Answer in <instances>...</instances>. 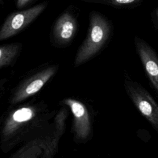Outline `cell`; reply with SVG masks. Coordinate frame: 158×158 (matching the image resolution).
<instances>
[{"label":"cell","instance_id":"6da1fadb","mask_svg":"<svg viewBox=\"0 0 158 158\" xmlns=\"http://www.w3.org/2000/svg\"><path fill=\"white\" fill-rule=\"evenodd\" d=\"M43 102L27 104L14 108L4 116L0 125V146L9 152L31 132L44 126L49 118Z\"/></svg>","mask_w":158,"mask_h":158},{"label":"cell","instance_id":"7a4b0ae2","mask_svg":"<svg viewBox=\"0 0 158 158\" xmlns=\"http://www.w3.org/2000/svg\"><path fill=\"white\" fill-rule=\"evenodd\" d=\"M109 25L100 14L93 12L86 38L79 48L74 61L75 67L87 62L102 48L109 38Z\"/></svg>","mask_w":158,"mask_h":158},{"label":"cell","instance_id":"3957f363","mask_svg":"<svg viewBox=\"0 0 158 158\" xmlns=\"http://www.w3.org/2000/svg\"><path fill=\"white\" fill-rule=\"evenodd\" d=\"M126 92L132 102L150 123L156 131L158 130V105L150 93L139 83L130 78L124 80Z\"/></svg>","mask_w":158,"mask_h":158},{"label":"cell","instance_id":"277c9868","mask_svg":"<svg viewBox=\"0 0 158 158\" xmlns=\"http://www.w3.org/2000/svg\"><path fill=\"white\" fill-rule=\"evenodd\" d=\"M57 70L56 65L44 68L24 78L12 91L9 103L15 105L36 94L55 75Z\"/></svg>","mask_w":158,"mask_h":158},{"label":"cell","instance_id":"5b68a950","mask_svg":"<svg viewBox=\"0 0 158 158\" xmlns=\"http://www.w3.org/2000/svg\"><path fill=\"white\" fill-rule=\"evenodd\" d=\"M46 7L41 3L26 10L10 14L0 28V41L12 37L31 23Z\"/></svg>","mask_w":158,"mask_h":158},{"label":"cell","instance_id":"8992f818","mask_svg":"<svg viewBox=\"0 0 158 158\" xmlns=\"http://www.w3.org/2000/svg\"><path fill=\"white\" fill-rule=\"evenodd\" d=\"M62 102L68 106L73 115L72 131L75 140L78 143H85L91 136L92 127L90 115L86 106L80 101L67 98Z\"/></svg>","mask_w":158,"mask_h":158},{"label":"cell","instance_id":"52a82bcc","mask_svg":"<svg viewBox=\"0 0 158 158\" xmlns=\"http://www.w3.org/2000/svg\"><path fill=\"white\" fill-rule=\"evenodd\" d=\"M67 116V110L62 107L54 117L52 131L39 138L43 150L40 158H53L57 152L59 140L65 132Z\"/></svg>","mask_w":158,"mask_h":158},{"label":"cell","instance_id":"ba28073f","mask_svg":"<svg viewBox=\"0 0 158 158\" xmlns=\"http://www.w3.org/2000/svg\"><path fill=\"white\" fill-rule=\"evenodd\" d=\"M137 52L152 87L158 91V58L154 50L146 42L135 38Z\"/></svg>","mask_w":158,"mask_h":158},{"label":"cell","instance_id":"9c48e42d","mask_svg":"<svg viewBox=\"0 0 158 158\" xmlns=\"http://www.w3.org/2000/svg\"><path fill=\"white\" fill-rule=\"evenodd\" d=\"M77 30V22L69 12L63 14L57 20L54 27V36L61 43H67L72 40Z\"/></svg>","mask_w":158,"mask_h":158},{"label":"cell","instance_id":"30bf717a","mask_svg":"<svg viewBox=\"0 0 158 158\" xmlns=\"http://www.w3.org/2000/svg\"><path fill=\"white\" fill-rule=\"evenodd\" d=\"M42 152L40 139L35 138L27 142L9 158H40Z\"/></svg>","mask_w":158,"mask_h":158},{"label":"cell","instance_id":"8fae6325","mask_svg":"<svg viewBox=\"0 0 158 158\" xmlns=\"http://www.w3.org/2000/svg\"><path fill=\"white\" fill-rule=\"evenodd\" d=\"M21 45L19 43L0 46V69L10 65L17 57Z\"/></svg>","mask_w":158,"mask_h":158},{"label":"cell","instance_id":"7c38bea8","mask_svg":"<svg viewBox=\"0 0 158 158\" xmlns=\"http://www.w3.org/2000/svg\"><path fill=\"white\" fill-rule=\"evenodd\" d=\"M139 0H110V2L115 5H125L135 3Z\"/></svg>","mask_w":158,"mask_h":158},{"label":"cell","instance_id":"4fadbf2b","mask_svg":"<svg viewBox=\"0 0 158 158\" xmlns=\"http://www.w3.org/2000/svg\"><path fill=\"white\" fill-rule=\"evenodd\" d=\"M31 0H17V7L18 8H22L26 6Z\"/></svg>","mask_w":158,"mask_h":158},{"label":"cell","instance_id":"5bb4252c","mask_svg":"<svg viewBox=\"0 0 158 158\" xmlns=\"http://www.w3.org/2000/svg\"><path fill=\"white\" fill-rule=\"evenodd\" d=\"M6 79H2V80H0V88H1V87L3 86V85H4V84L5 83V82H6Z\"/></svg>","mask_w":158,"mask_h":158},{"label":"cell","instance_id":"9a60e30c","mask_svg":"<svg viewBox=\"0 0 158 158\" xmlns=\"http://www.w3.org/2000/svg\"><path fill=\"white\" fill-rule=\"evenodd\" d=\"M2 1H3V0H0V6H1V4L2 3Z\"/></svg>","mask_w":158,"mask_h":158},{"label":"cell","instance_id":"2e32d148","mask_svg":"<svg viewBox=\"0 0 158 158\" xmlns=\"http://www.w3.org/2000/svg\"><path fill=\"white\" fill-rule=\"evenodd\" d=\"M1 96H2V93H1V92H0V99H1Z\"/></svg>","mask_w":158,"mask_h":158}]
</instances>
